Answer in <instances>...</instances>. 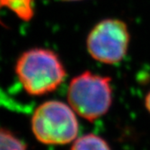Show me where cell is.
<instances>
[{
    "label": "cell",
    "instance_id": "cell-7",
    "mask_svg": "<svg viewBox=\"0 0 150 150\" xmlns=\"http://www.w3.org/2000/svg\"><path fill=\"white\" fill-rule=\"evenodd\" d=\"M0 150H25V146L12 133L0 129Z\"/></svg>",
    "mask_w": 150,
    "mask_h": 150
},
{
    "label": "cell",
    "instance_id": "cell-9",
    "mask_svg": "<svg viewBox=\"0 0 150 150\" xmlns=\"http://www.w3.org/2000/svg\"><path fill=\"white\" fill-rule=\"evenodd\" d=\"M62 1H80V0H62Z\"/></svg>",
    "mask_w": 150,
    "mask_h": 150
},
{
    "label": "cell",
    "instance_id": "cell-8",
    "mask_svg": "<svg viewBox=\"0 0 150 150\" xmlns=\"http://www.w3.org/2000/svg\"><path fill=\"white\" fill-rule=\"evenodd\" d=\"M145 106L146 108V110L148 111V112L150 113V91L146 95V98H145Z\"/></svg>",
    "mask_w": 150,
    "mask_h": 150
},
{
    "label": "cell",
    "instance_id": "cell-5",
    "mask_svg": "<svg viewBox=\"0 0 150 150\" xmlns=\"http://www.w3.org/2000/svg\"><path fill=\"white\" fill-rule=\"evenodd\" d=\"M71 150H111L108 142L94 134H87L77 139Z\"/></svg>",
    "mask_w": 150,
    "mask_h": 150
},
{
    "label": "cell",
    "instance_id": "cell-6",
    "mask_svg": "<svg viewBox=\"0 0 150 150\" xmlns=\"http://www.w3.org/2000/svg\"><path fill=\"white\" fill-rule=\"evenodd\" d=\"M7 7L24 21L34 16L33 0H0V8Z\"/></svg>",
    "mask_w": 150,
    "mask_h": 150
},
{
    "label": "cell",
    "instance_id": "cell-4",
    "mask_svg": "<svg viewBox=\"0 0 150 150\" xmlns=\"http://www.w3.org/2000/svg\"><path fill=\"white\" fill-rule=\"evenodd\" d=\"M130 43L128 24L118 18H106L90 31L86 47L90 56L98 62L114 65L126 57Z\"/></svg>",
    "mask_w": 150,
    "mask_h": 150
},
{
    "label": "cell",
    "instance_id": "cell-2",
    "mask_svg": "<svg viewBox=\"0 0 150 150\" xmlns=\"http://www.w3.org/2000/svg\"><path fill=\"white\" fill-rule=\"evenodd\" d=\"M111 78L85 71L73 77L68 88V102L72 110L89 121L104 116L111 107Z\"/></svg>",
    "mask_w": 150,
    "mask_h": 150
},
{
    "label": "cell",
    "instance_id": "cell-1",
    "mask_svg": "<svg viewBox=\"0 0 150 150\" xmlns=\"http://www.w3.org/2000/svg\"><path fill=\"white\" fill-rule=\"evenodd\" d=\"M16 72L24 90L32 95H43L55 90L66 76L57 54L41 48L24 52L17 62Z\"/></svg>",
    "mask_w": 150,
    "mask_h": 150
},
{
    "label": "cell",
    "instance_id": "cell-3",
    "mask_svg": "<svg viewBox=\"0 0 150 150\" xmlns=\"http://www.w3.org/2000/svg\"><path fill=\"white\" fill-rule=\"evenodd\" d=\"M32 129L40 142L65 145L76 139L79 123L71 106L59 101H48L35 110Z\"/></svg>",
    "mask_w": 150,
    "mask_h": 150
}]
</instances>
